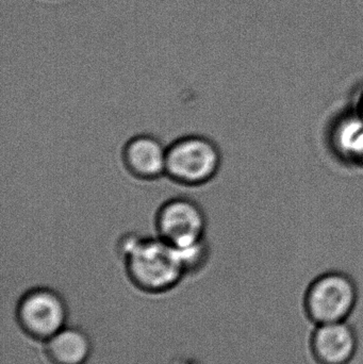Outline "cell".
Here are the masks:
<instances>
[{
  "label": "cell",
  "mask_w": 363,
  "mask_h": 364,
  "mask_svg": "<svg viewBox=\"0 0 363 364\" xmlns=\"http://www.w3.org/2000/svg\"><path fill=\"white\" fill-rule=\"evenodd\" d=\"M130 280L146 292H164L185 273L178 250L159 237L126 233L117 244Z\"/></svg>",
  "instance_id": "1"
},
{
  "label": "cell",
  "mask_w": 363,
  "mask_h": 364,
  "mask_svg": "<svg viewBox=\"0 0 363 364\" xmlns=\"http://www.w3.org/2000/svg\"><path fill=\"white\" fill-rule=\"evenodd\" d=\"M221 164L217 145L206 136L191 134L168 145L166 176L181 186H204L217 176Z\"/></svg>",
  "instance_id": "2"
},
{
  "label": "cell",
  "mask_w": 363,
  "mask_h": 364,
  "mask_svg": "<svg viewBox=\"0 0 363 364\" xmlns=\"http://www.w3.org/2000/svg\"><path fill=\"white\" fill-rule=\"evenodd\" d=\"M357 301V288L350 276L330 272L319 276L305 296L307 316L315 324L345 322Z\"/></svg>",
  "instance_id": "3"
},
{
  "label": "cell",
  "mask_w": 363,
  "mask_h": 364,
  "mask_svg": "<svg viewBox=\"0 0 363 364\" xmlns=\"http://www.w3.org/2000/svg\"><path fill=\"white\" fill-rule=\"evenodd\" d=\"M155 222L157 237L176 250H187L206 240V214L200 203L188 197L166 200Z\"/></svg>",
  "instance_id": "4"
},
{
  "label": "cell",
  "mask_w": 363,
  "mask_h": 364,
  "mask_svg": "<svg viewBox=\"0 0 363 364\" xmlns=\"http://www.w3.org/2000/svg\"><path fill=\"white\" fill-rule=\"evenodd\" d=\"M18 321L29 335L38 339H50L63 329L65 306L61 297L40 288L28 292L18 305Z\"/></svg>",
  "instance_id": "5"
},
{
  "label": "cell",
  "mask_w": 363,
  "mask_h": 364,
  "mask_svg": "<svg viewBox=\"0 0 363 364\" xmlns=\"http://www.w3.org/2000/svg\"><path fill=\"white\" fill-rule=\"evenodd\" d=\"M121 159L132 176L140 181H157L166 174L168 146L151 134H138L126 143Z\"/></svg>",
  "instance_id": "6"
},
{
  "label": "cell",
  "mask_w": 363,
  "mask_h": 364,
  "mask_svg": "<svg viewBox=\"0 0 363 364\" xmlns=\"http://www.w3.org/2000/svg\"><path fill=\"white\" fill-rule=\"evenodd\" d=\"M356 350L355 333L345 322L318 325L311 338V350L320 364H347Z\"/></svg>",
  "instance_id": "7"
},
{
  "label": "cell",
  "mask_w": 363,
  "mask_h": 364,
  "mask_svg": "<svg viewBox=\"0 0 363 364\" xmlns=\"http://www.w3.org/2000/svg\"><path fill=\"white\" fill-rule=\"evenodd\" d=\"M330 139L340 159L363 168V119L357 111L340 115L332 125Z\"/></svg>",
  "instance_id": "8"
},
{
  "label": "cell",
  "mask_w": 363,
  "mask_h": 364,
  "mask_svg": "<svg viewBox=\"0 0 363 364\" xmlns=\"http://www.w3.org/2000/svg\"><path fill=\"white\" fill-rule=\"evenodd\" d=\"M91 350L89 339L76 329H62L48 340L47 352L55 364H82Z\"/></svg>",
  "instance_id": "9"
},
{
  "label": "cell",
  "mask_w": 363,
  "mask_h": 364,
  "mask_svg": "<svg viewBox=\"0 0 363 364\" xmlns=\"http://www.w3.org/2000/svg\"><path fill=\"white\" fill-rule=\"evenodd\" d=\"M356 111L359 113L360 117H362L363 119V94L362 97H360L359 104H358V108Z\"/></svg>",
  "instance_id": "10"
}]
</instances>
